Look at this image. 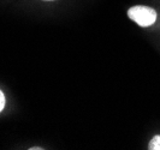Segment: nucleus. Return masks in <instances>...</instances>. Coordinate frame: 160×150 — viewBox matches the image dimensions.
Returning a JSON list of instances; mask_svg holds the SVG:
<instances>
[{
    "label": "nucleus",
    "mask_w": 160,
    "mask_h": 150,
    "mask_svg": "<svg viewBox=\"0 0 160 150\" xmlns=\"http://www.w3.org/2000/svg\"><path fill=\"white\" fill-rule=\"evenodd\" d=\"M43 148H39V147H34V148H29V150H42Z\"/></svg>",
    "instance_id": "4"
},
{
    "label": "nucleus",
    "mask_w": 160,
    "mask_h": 150,
    "mask_svg": "<svg viewBox=\"0 0 160 150\" xmlns=\"http://www.w3.org/2000/svg\"><path fill=\"white\" fill-rule=\"evenodd\" d=\"M149 150H160V136H154L148 144Z\"/></svg>",
    "instance_id": "2"
},
{
    "label": "nucleus",
    "mask_w": 160,
    "mask_h": 150,
    "mask_svg": "<svg viewBox=\"0 0 160 150\" xmlns=\"http://www.w3.org/2000/svg\"><path fill=\"white\" fill-rule=\"evenodd\" d=\"M128 16L131 21H134L142 28L151 27L157 21V11L149 6L136 5L128 10Z\"/></svg>",
    "instance_id": "1"
},
{
    "label": "nucleus",
    "mask_w": 160,
    "mask_h": 150,
    "mask_svg": "<svg viewBox=\"0 0 160 150\" xmlns=\"http://www.w3.org/2000/svg\"><path fill=\"white\" fill-rule=\"evenodd\" d=\"M47 1H52V0H47Z\"/></svg>",
    "instance_id": "5"
},
{
    "label": "nucleus",
    "mask_w": 160,
    "mask_h": 150,
    "mask_svg": "<svg viewBox=\"0 0 160 150\" xmlns=\"http://www.w3.org/2000/svg\"><path fill=\"white\" fill-rule=\"evenodd\" d=\"M4 107H5V96L2 94V91L0 90V112L4 109Z\"/></svg>",
    "instance_id": "3"
}]
</instances>
